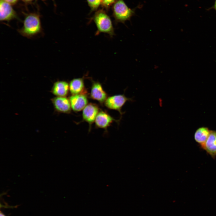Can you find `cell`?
Segmentation results:
<instances>
[{
  "instance_id": "14",
  "label": "cell",
  "mask_w": 216,
  "mask_h": 216,
  "mask_svg": "<svg viewBox=\"0 0 216 216\" xmlns=\"http://www.w3.org/2000/svg\"><path fill=\"white\" fill-rule=\"evenodd\" d=\"M84 87L83 80L82 78L74 79L70 83L69 88L70 92L73 94H76L80 92Z\"/></svg>"
},
{
  "instance_id": "17",
  "label": "cell",
  "mask_w": 216,
  "mask_h": 216,
  "mask_svg": "<svg viewBox=\"0 0 216 216\" xmlns=\"http://www.w3.org/2000/svg\"><path fill=\"white\" fill-rule=\"evenodd\" d=\"M12 4H14L16 3L18 0H4Z\"/></svg>"
},
{
  "instance_id": "9",
  "label": "cell",
  "mask_w": 216,
  "mask_h": 216,
  "mask_svg": "<svg viewBox=\"0 0 216 216\" xmlns=\"http://www.w3.org/2000/svg\"><path fill=\"white\" fill-rule=\"evenodd\" d=\"M98 112V109L97 106L92 104H88L83 110V118L86 121L91 124L95 119Z\"/></svg>"
},
{
  "instance_id": "5",
  "label": "cell",
  "mask_w": 216,
  "mask_h": 216,
  "mask_svg": "<svg viewBox=\"0 0 216 216\" xmlns=\"http://www.w3.org/2000/svg\"><path fill=\"white\" fill-rule=\"evenodd\" d=\"M18 17L11 4L4 0H0V20L1 21H9Z\"/></svg>"
},
{
  "instance_id": "7",
  "label": "cell",
  "mask_w": 216,
  "mask_h": 216,
  "mask_svg": "<svg viewBox=\"0 0 216 216\" xmlns=\"http://www.w3.org/2000/svg\"><path fill=\"white\" fill-rule=\"evenodd\" d=\"M52 101L55 108L58 111L67 113L70 110V102L65 97L57 96L52 99Z\"/></svg>"
},
{
  "instance_id": "18",
  "label": "cell",
  "mask_w": 216,
  "mask_h": 216,
  "mask_svg": "<svg viewBox=\"0 0 216 216\" xmlns=\"http://www.w3.org/2000/svg\"><path fill=\"white\" fill-rule=\"evenodd\" d=\"M22 0L25 2L29 3V2H32L33 0Z\"/></svg>"
},
{
  "instance_id": "16",
  "label": "cell",
  "mask_w": 216,
  "mask_h": 216,
  "mask_svg": "<svg viewBox=\"0 0 216 216\" xmlns=\"http://www.w3.org/2000/svg\"><path fill=\"white\" fill-rule=\"evenodd\" d=\"M116 0H101L102 6L107 10L114 4Z\"/></svg>"
},
{
  "instance_id": "4",
  "label": "cell",
  "mask_w": 216,
  "mask_h": 216,
  "mask_svg": "<svg viewBox=\"0 0 216 216\" xmlns=\"http://www.w3.org/2000/svg\"><path fill=\"white\" fill-rule=\"evenodd\" d=\"M133 101L132 98H128L124 94H119L109 97L106 100L105 104L108 108L117 110L122 114L121 109L125 103L127 101Z\"/></svg>"
},
{
  "instance_id": "6",
  "label": "cell",
  "mask_w": 216,
  "mask_h": 216,
  "mask_svg": "<svg viewBox=\"0 0 216 216\" xmlns=\"http://www.w3.org/2000/svg\"><path fill=\"white\" fill-rule=\"evenodd\" d=\"M213 159L216 156V130H210V134L205 143L200 146Z\"/></svg>"
},
{
  "instance_id": "15",
  "label": "cell",
  "mask_w": 216,
  "mask_h": 216,
  "mask_svg": "<svg viewBox=\"0 0 216 216\" xmlns=\"http://www.w3.org/2000/svg\"><path fill=\"white\" fill-rule=\"evenodd\" d=\"M91 12L97 10L101 3V0H87Z\"/></svg>"
},
{
  "instance_id": "20",
  "label": "cell",
  "mask_w": 216,
  "mask_h": 216,
  "mask_svg": "<svg viewBox=\"0 0 216 216\" xmlns=\"http://www.w3.org/2000/svg\"><path fill=\"white\" fill-rule=\"evenodd\" d=\"M0 216H6L4 215L1 211L0 212Z\"/></svg>"
},
{
  "instance_id": "8",
  "label": "cell",
  "mask_w": 216,
  "mask_h": 216,
  "mask_svg": "<svg viewBox=\"0 0 216 216\" xmlns=\"http://www.w3.org/2000/svg\"><path fill=\"white\" fill-rule=\"evenodd\" d=\"M70 105L72 109L75 111H80L86 106L87 100L86 97L82 94H76L69 98Z\"/></svg>"
},
{
  "instance_id": "1",
  "label": "cell",
  "mask_w": 216,
  "mask_h": 216,
  "mask_svg": "<svg viewBox=\"0 0 216 216\" xmlns=\"http://www.w3.org/2000/svg\"><path fill=\"white\" fill-rule=\"evenodd\" d=\"M22 36L28 38H33L43 34L40 16L36 13H30L27 14L23 22L21 28L17 30Z\"/></svg>"
},
{
  "instance_id": "21",
  "label": "cell",
  "mask_w": 216,
  "mask_h": 216,
  "mask_svg": "<svg viewBox=\"0 0 216 216\" xmlns=\"http://www.w3.org/2000/svg\"></svg>"
},
{
  "instance_id": "12",
  "label": "cell",
  "mask_w": 216,
  "mask_h": 216,
  "mask_svg": "<svg viewBox=\"0 0 216 216\" xmlns=\"http://www.w3.org/2000/svg\"><path fill=\"white\" fill-rule=\"evenodd\" d=\"M210 130L208 128L201 127L196 131L194 134L195 141L200 146L203 144L207 140L210 133Z\"/></svg>"
},
{
  "instance_id": "10",
  "label": "cell",
  "mask_w": 216,
  "mask_h": 216,
  "mask_svg": "<svg viewBox=\"0 0 216 216\" xmlns=\"http://www.w3.org/2000/svg\"><path fill=\"white\" fill-rule=\"evenodd\" d=\"M69 86L64 81H58L54 84L52 89V93L58 97H64L68 92Z\"/></svg>"
},
{
  "instance_id": "13",
  "label": "cell",
  "mask_w": 216,
  "mask_h": 216,
  "mask_svg": "<svg viewBox=\"0 0 216 216\" xmlns=\"http://www.w3.org/2000/svg\"><path fill=\"white\" fill-rule=\"evenodd\" d=\"M113 120H115L106 113L101 112L97 114L95 119V122L98 127L106 128Z\"/></svg>"
},
{
  "instance_id": "11",
  "label": "cell",
  "mask_w": 216,
  "mask_h": 216,
  "mask_svg": "<svg viewBox=\"0 0 216 216\" xmlns=\"http://www.w3.org/2000/svg\"><path fill=\"white\" fill-rule=\"evenodd\" d=\"M91 95L92 97L100 102L106 99V95L102 89L101 85L98 82H94L92 87Z\"/></svg>"
},
{
  "instance_id": "2",
  "label": "cell",
  "mask_w": 216,
  "mask_h": 216,
  "mask_svg": "<svg viewBox=\"0 0 216 216\" xmlns=\"http://www.w3.org/2000/svg\"><path fill=\"white\" fill-rule=\"evenodd\" d=\"M92 20L95 23L97 28L95 33L96 35L101 33L107 34L111 38L115 35L111 20L103 9L97 10Z\"/></svg>"
},
{
  "instance_id": "19",
  "label": "cell",
  "mask_w": 216,
  "mask_h": 216,
  "mask_svg": "<svg viewBox=\"0 0 216 216\" xmlns=\"http://www.w3.org/2000/svg\"><path fill=\"white\" fill-rule=\"evenodd\" d=\"M213 8L216 11V0L215 1V2L213 6Z\"/></svg>"
},
{
  "instance_id": "3",
  "label": "cell",
  "mask_w": 216,
  "mask_h": 216,
  "mask_svg": "<svg viewBox=\"0 0 216 216\" xmlns=\"http://www.w3.org/2000/svg\"><path fill=\"white\" fill-rule=\"evenodd\" d=\"M112 15L116 24L124 23L134 15L135 9L129 8L124 0H116L112 6Z\"/></svg>"
}]
</instances>
